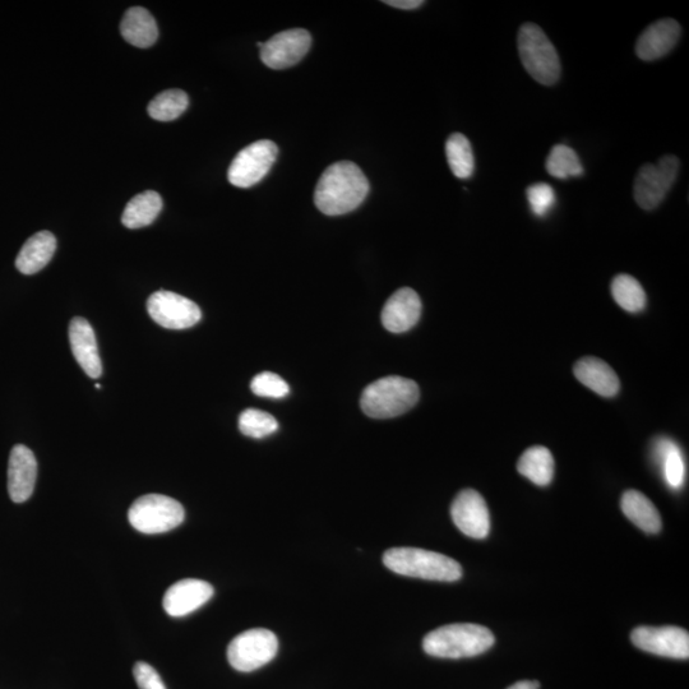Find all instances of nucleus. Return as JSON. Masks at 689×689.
Here are the masks:
<instances>
[{
  "label": "nucleus",
  "mask_w": 689,
  "mask_h": 689,
  "mask_svg": "<svg viewBox=\"0 0 689 689\" xmlns=\"http://www.w3.org/2000/svg\"><path fill=\"white\" fill-rule=\"evenodd\" d=\"M369 192V182L358 165L340 161L328 166L319 178L314 203L322 214L341 216L356 210Z\"/></svg>",
  "instance_id": "1"
},
{
  "label": "nucleus",
  "mask_w": 689,
  "mask_h": 689,
  "mask_svg": "<svg viewBox=\"0 0 689 689\" xmlns=\"http://www.w3.org/2000/svg\"><path fill=\"white\" fill-rule=\"evenodd\" d=\"M492 631L473 623L448 624L429 632L423 640L428 655L441 659H464L482 655L494 645Z\"/></svg>",
  "instance_id": "2"
},
{
  "label": "nucleus",
  "mask_w": 689,
  "mask_h": 689,
  "mask_svg": "<svg viewBox=\"0 0 689 689\" xmlns=\"http://www.w3.org/2000/svg\"><path fill=\"white\" fill-rule=\"evenodd\" d=\"M383 563L397 575L429 581L455 582L462 577L459 562L443 554L419 548H392L383 554Z\"/></svg>",
  "instance_id": "3"
},
{
  "label": "nucleus",
  "mask_w": 689,
  "mask_h": 689,
  "mask_svg": "<svg viewBox=\"0 0 689 689\" xmlns=\"http://www.w3.org/2000/svg\"><path fill=\"white\" fill-rule=\"evenodd\" d=\"M419 386L411 379L390 376L365 388L360 406L373 419H391L408 413L419 401Z\"/></svg>",
  "instance_id": "4"
},
{
  "label": "nucleus",
  "mask_w": 689,
  "mask_h": 689,
  "mask_svg": "<svg viewBox=\"0 0 689 689\" xmlns=\"http://www.w3.org/2000/svg\"><path fill=\"white\" fill-rule=\"evenodd\" d=\"M522 64L536 82L553 86L561 77V60L548 36L535 23H525L517 38Z\"/></svg>",
  "instance_id": "5"
},
{
  "label": "nucleus",
  "mask_w": 689,
  "mask_h": 689,
  "mask_svg": "<svg viewBox=\"0 0 689 689\" xmlns=\"http://www.w3.org/2000/svg\"><path fill=\"white\" fill-rule=\"evenodd\" d=\"M186 512L182 504L161 494H147L129 508L128 520L143 534H163L183 524Z\"/></svg>",
  "instance_id": "6"
},
{
  "label": "nucleus",
  "mask_w": 689,
  "mask_h": 689,
  "mask_svg": "<svg viewBox=\"0 0 689 689\" xmlns=\"http://www.w3.org/2000/svg\"><path fill=\"white\" fill-rule=\"evenodd\" d=\"M277 651L279 640L275 633L265 628H254L240 633L230 642L228 660L238 672L249 673L274 660Z\"/></svg>",
  "instance_id": "7"
},
{
  "label": "nucleus",
  "mask_w": 689,
  "mask_h": 689,
  "mask_svg": "<svg viewBox=\"0 0 689 689\" xmlns=\"http://www.w3.org/2000/svg\"><path fill=\"white\" fill-rule=\"evenodd\" d=\"M679 166V160L673 155L661 157L656 165L642 166L633 187V196L642 210L652 211L663 203L677 180Z\"/></svg>",
  "instance_id": "8"
},
{
  "label": "nucleus",
  "mask_w": 689,
  "mask_h": 689,
  "mask_svg": "<svg viewBox=\"0 0 689 689\" xmlns=\"http://www.w3.org/2000/svg\"><path fill=\"white\" fill-rule=\"evenodd\" d=\"M279 149L275 142L262 140L252 143L239 152L228 171L230 184L238 188H251L266 177L274 166Z\"/></svg>",
  "instance_id": "9"
},
{
  "label": "nucleus",
  "mask_w": 689,
  "mask_h": 689,
  "mask_svg": "<svg viewBox=\"0 0 689 689\" xmlns=\"http://www.w3.org/2000/svg\"><path fill=\"white\" fill-rule=\"evenodd\" d=\"M147 311L157 325L168 330H187L202 318L200 307L191 299L166 290L151 295L147 300Z\"/></svg>",
  "instance_id": "10"
},
{
  "label": "nucleus",
  "mask_w": 689,
  "mask_h": 689,
  "mask_svg": "<svg viewBox=\"0 0 689 689\" xmlns=\"http://www.w3.org/2000/svg\"><path fill=\"white\" fill-rule=\"evenodd\" d=\"M312 36L307 30L282 31L261 46V60L268 68L286 69L295 66L308 54Z\"/></svg>",
  "instance_id": "11"
},
{
  "label": "nucleus",
  "mask_w": 689,
  "mask_h": 689,
  "mask_svg": "<svg viewBox=\"0 0 689 689\" xmlns=\"http://www.w3.org/2000/svg\"><path fill=\"white\" fill-rule=\"evenodd\" d=\"M631 640L638 649L672 659L689 658V635L678 627H638Z\"/></svg>",
  "instance_id": "12"
},
{
  "label": "nucleus",
  "mask_w": 689,
  "mask_h": 689,
  "mask_svg": "<svg viewBox=\"0 0 689 689\" xmlns=\"http://www.w3.org/2000/svg\"><path fill=\"white\" fill-rule=\"evenodd\" d=\"M451 517L457 529L469 538L482 540L490 531V515L487 502L474 489H465L451 506Z\"/></svg>",
  "instance_id": "13"
},
{
  "label": "nucleus",
  "mask_w": 689,
  "mask_h": 689,
  "mask_svg": "<svg viewBox=\"0 0 689 689\" xmlns=\"http://www.w3.org/2000/svg\"><path fill=\"white\" fill-rule=\"evenodd\" d=\"M214 596V587L208 582L186 578L170 586L166 591L163 605L170 617H186L196 612Z\"/></svg>",
  "instance_id": "14"
},
{
  "label": "nucleus",
  "mask_w": 689,
  "mask_h": 689,
  "mask_svg": "<svg viewBox=\"0 0 689 689\" xmlns=\"http://www.w3.org/2000/svg\"><path fill=\"white\" fill-rule=\"evenodd\" d=\"M38 478V461L34 453L23 445L12 448L8 464V493L15 503L26 502L32 496Z\"/></svg>",
  "instance_id": "15"
},
{
  "label": "nucleus",
  "mask_w": 689,
  "mask_h": 689,
  "mask_svg": "<svg viewBox=\"0 0 689 689\" xmlns=\"http://www.w3.org/2000/svg\"><path fill=\"white\" fill-rule=\"evenodd\" d=\"M422 316V300L410 288L397 290L387 300L382 311V323L392 334H402L411 330Z\"/></svg>",
  "instance_id": "16"
},
{
  "label": "nucleus",
  "mask_w": 689,
  "mask_h": 689,
  "mask_svg": "<svg viewBox=\"0 0 689 689\" xmlns=\"http://www.w3.org/2000/svg\"><path fill=\"white\" fill-rule=\"evenodd\" d=\"M681 25L673 18L652 23L637 40L636 53L645 62L665 57L681 38Z\"/></svg>",
  "instance_id": "17"
},
{
  "label": "nucleus",
  "mask_w": 689,
  "mask_h": 689,
  "mask_svg": "<svg viewBox=\"0 0 689 689\" xmlns=\"http://www.w3.org/2000/svg\"><path fill=\"white\" fill-rule=\"evenodd\" d=\"M69 342H71L73 356L87 376L94 379L101 377L103 364H101L99 349H97L94 328L91 327L89 321L81 317L72 319L69 325Z\"/></svg>",
  "instance_id": "18"
},
{
  "label": "nucleus",
  "mask_w": 689,
  "mask_h": 689,
  "mask_svg": "<svg viewBox=\"0 0 689 689\" xmlns=\"http://www.w3.org/2000/svg\"><path fill=\"white\" fill-rule=\"evenodd\" d=\"M573 372L582 385L599 396L614 397L621 390V382L613 369L603 360L593 356L578 360Z\"/></svg>",
  "instance_id": "19"
},
{
  "label": "nucleus",
  "mask_w": 689,
  "mask_h": 689,
  "mask_svg": "<svg viewBox=\"0 0 689 689\" xmlns=\"http://www.w3.org/2000/svg\"><path fill=\"white\" fill-rule=\"evenodd\" d=\"M57 239L50 231H40L27 240L18 253L16 267L23 275H35L52 260Z\"/></svg>",
  "instance_id": "20"
},
{
  "label": "nucleus",
  "mask_w": 689,
  "mask_h": 689,
  "mask_svg": "<svg viewBox=\"0 0 689 689\" xmlns=\"http://www.w3.org/2000/svg\"><path fill=\"white\" fill-rule=\"evenodd\" d=\"M120 32L129 44L142 49L150 48L159 38L155 18L142 7L128 9L120 23Z\"/></svg>",
  "instance_id": "21"
},
{
  "label": "nucleus",
  "mask_w": 689,
  "mask_h": 689,
  "mask_svg": "<svg viewBox=\"0 0 689 689\" xmlns=\"http://www.w3.org/2000/svg\"><path fill=\"white\" fill-rule=\"evenodd\" d=\"M654 456L668 487L681 489L686 482V462L677 443L670 438H659L655 442Z\"/></svg>",
  "instance_id": "22"
},
{
  "label": "nucleus",
  "mask_w": 689,
  "mask_h": 689,
  "mask_svg": "<svg viewBox=\"0 0 689 689\" xmlns=\"http://www.w3.org/2000/svg\"><path fill=\"white\" fill-rule=\"evenodd\" d=\"M621 507L627 519L647 534H658L661 517L654 503L637 490H627L622 496Z\"/></svg>",
  "instance_id": "23"
},
{
  "label": "nucleus",
  "mask_w": 689,
  "mask_h": 689,
  "mask_svg": "<svg viewBox=\"0 0 689 689\" xmlns=\"http://www.w3.org/2000/svg\"><path fill=\"white\" fill-rule=\"evenodd\" d=\"M517 470L538 487H547L554 476V459L547 447H530L522 453Z\"/></svg>",
  "instance_id": "24"
},
{
  "label": "nucleus",
  "mask_w": 689,
  "mask_h": 689,
  "mask_svg": "<svg viewBox=\"0 0 689 689\" xmlns=\"http://www.w3.org/2000/svg\"><path fill=\"white\" fill-rule=\"evenodd\" d=\"M163 208V198L154 191L133 197L123 212L122 223L128 229H141L156 220Z\"/></svg>",
  "instance_id": "25"
},
{
  "label": "nucleus",
  "mask_w": 689,
  "mask_h": 689,
  "mask_svg": "<svg viewBox=\"0 0 689 689\" xmlns=\"http://www.w3.org/2000/svg\"><path fill=\"white\" fill-rule=\"evenodd\" d=\"M446 155L448 165L459 179H469L474 174L475 159L473 147L466 136L461 133H453L446 142Z\"/></svg>",
  "instance_id": "26"
},
{
  "label": "nucleus",
  "mask_w": 689,
  "mask_h": 689,
  "mask_svg": "<svg viewBox=\"0 0 689 689\" xmlns=\"http://www.w3.org/2000/svg\"><path fill=\"white\" fill-rule=\"evenodd\" d=\"M612 295L624 311L638 313L646 307V293L635 277L622 274L612 282Z\"/></svg>",
  "instance_id": "27"
},
{
  "label": "nucleus",
  "mask_w": 689,
  "mask_h": 689,
  "mask_svg": "<svg viewBox=\"0 0 689 689\" xmlns=\"http://www.w3.org/2000/svg\"><path fill=\"white\" fill-rule=\"evenodd\" d=\"M189 105V97L182 90H168L161 92L151 101L147 112L150 117L159 122H171L178 119L186 112Z\"/></svg>",
  "instance_id": "28"
},
{
  "label": "nucleus",
  "mask_w": 689,
  "mask_h": 689,
  "mask_svg": "<svg viewBox=\"0 0 689 689\" xmlns=\"http://www.w3.org/2000/svg\"><path fill=\"white\" fill-rule=\"evenodd\" d=\"M548 174L553 178L566 180L568 178L581 177L584 174L580 157L575 150L566 145L554 146L545 163Z\"/></svg>",
  "instance_id": "29"
},
{
  "label": "nucleus",
  "mask_w": 689,
  "mask_h": 689,
  "mask_svg": "<svg viewBox=\"0 0 689 689\" xmlns=\"http://www.w3.org/2000/svg\"><path fill=\"white\" fill-rule=\"evenodd\" d=\"M239 429L244 436L261 439L274 434L279 429V423L266 411L248 409L239 416Z\"/></svg>",
  "instance_id": "30"
},
{
  "label": "nucleus",
  "mask_w": 689,
  "mask_h": 689,
  "mask_svg": "<svg viewBox=\"0 0 689 689\" xmlns=\"http://www.w3.org/2000/svg\"><path fill=\"white\" fill-rule=\"evenodd\" d=\"M251 388L257 396L271 397V399H282L290 392L288 383L271 372H263L254 377Z\"/></svg>",
  "instance_id": "31"
},
{
  "label": "nucleus",
  "mask_w": 689,
  "mask_h": 689,
  "mask_svg": "<svg viewBox=\"0 0 689 689\" xmlns=\"http://www.w3.org/2000/svg\"><path fill=\"white\" fill-rule=\"evenodd\" d=\"M527 201L530 203L531 211L534 215L544 217L552 210L556 203V193L547 183L534 184L527 188Z\"/></svg>",
  "instance_id": "32"
},
{
  "label": "nucleus",
  "mask_w": 689,
  "mask_h": 689,
  "mask_svg": "<svg viewBox=\"0 0 689 689\" xmlns=\"http://www.w3.org/2000/svg\"><path fill=\"white\" fill-rule=\"evenodd\" d=\"M134 679L140 689H166L163 679L150 664L137 663L133 668Z\"/></svg>",
  "instance_id": "33"
},
{
  "label": "nucleus",
  "mask_w": 689,
  "mask_h": 689,
  "mask_svg": "<svg viewBox=\"0 0 689 689\" xmlns=\"http://www.w3.org/2000/svg\"><path fill=\"white\" fill-rule=\"evenodd\" d=\"M383 3L393 8L405 9V11L422 7L424 4L423 0H386Z\"/></svg>",
  "instance_id": "34"
},
{
  "label": "nucleus",
  "mask_w": 689,
  "mask_h": 689,
  "mask_svg": "<svg viewBox=\"0 0 689 689\" xmlns=\"http://www.w3.org/2000/svg\"><path fill=\"white\" fill-rule=\"evenodd\" d=\"M508 689H540V684L539 682L522 681L513 684Z\"/></svg>",
  "instance_id": "35"
},
{
  "label": "nucleus",
  "mask_w": 689,
  "mask_h": 689,
  "mask_svg": "<svg viewBox=\"0 0 689 689\" xmlns=\"http://www.w3.org/2000/svg\"><path fill=\"white\" fill-rule=\"evenodd\" d=\"M95 387H96V390H101V385H99V383H97V385Z\"/></svg>",
  "instance_id": "36"
}]
</instances>
